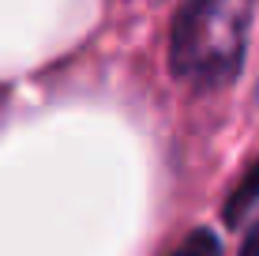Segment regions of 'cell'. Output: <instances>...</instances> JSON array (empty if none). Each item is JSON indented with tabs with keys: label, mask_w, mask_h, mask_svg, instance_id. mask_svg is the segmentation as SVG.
I'll return each mask as SVG.
<instances>
[{
	"label": "cell",
	"mask_w": 259,
	"mask_h": 256,
	"mask_svg": "<svg viewBox=\"0 0 259 256\" xmlns=\"http://www.w3.org/2000/svg\"><path fill=\"white\" fill-rule=\"evenodd\" d=\"M255 0H184L169 30V72L192 87L233 83L248 49Z\"/></svg>",
	"instance_id": "6da1fadb"
},
{
	"label": "cell",
	"mask_w": 259,
	"mask_h": 256,
	"mask_svg": "<svg viewBox=\"0 0 259 256\" xmlns=\"http://www.w3.org/2000/svg\"><path fill=\"white\" fill-rule=\"evenodd\" d=\"M259 204V162L252 170H244V181L233 189V196H229L226 204V223H240V215H244L248 207Z\"/></svg>",
	"instance_id": "7a4b0ae2"
},
{
	"label": "cell",
	"mask_w": 259,
	"mask_h": 256,
	"mask_svg": "<svg viewBox=\"0 0 259 256\" xmlns=\"http://www.w3.org/2000/svg\"><path fill=\"white\" fill-rule=\"evenodd\" d=\"M169 256H222V245L210 230H192Z\"/></svg>",
	"instance_id": "3957f363"
},
{
	"label": "cell",
	"mask_w": 259,
	"mask_h": 256,
	"mask_svg": "<svg viewBox=\"0 0 259 256\" xmlns=\"http://www.w3.org/2000/svg\"><path fill=\"white\" fill-rule=\"evenodd\" d=\"M240 256H259V226L248 234V241L240 245Z\"/></svg>",
	"instance_id": "277c9868"
}]
</instances>
